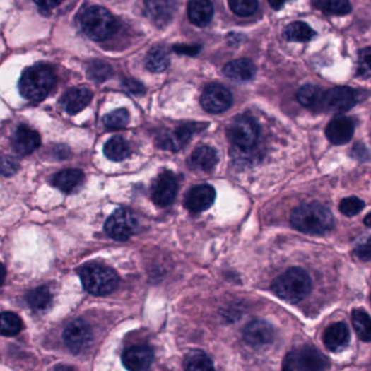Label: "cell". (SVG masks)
<instances>
[{"label":"cell","mask_w":371,"mask_h":371,"mask_svg":"<svg viewBox=\"0 0 371 371\" xmlns=\"http://www.w3.org/2000/svg\"><path fill=\"white\" fill-rule=\"evenodd\" d=\"M93 338L94 336L90 326L82 319L70 322L64 332V343L74 354L86 351L90 346Z\"/></svg>","instance_id":"cell-9"},{"label":"cell","mask_w":371,"mask_h":371,"mask_svg":"<svg viewBox=\"0 0 371 371\" xmlns=\"http://www.w3.org/2000/svg\"><path fill=\"white\" fill-rule=\"evenodd\" d=\"M88 76L91 80L97 82H103L112 76V68L109 64H105L103 61H94L88 66Z\"/></svg>","instance_id":"cell-37"},{"label":"cell","mask_w":371,"mask_h":371,"mask_svg":"<svg viewBox=\"0 0 371 371\" xmlns=\"http://www.w3.org/2000/svg\"><path fill=\"white\" fill-rule=\"evenodd\" d=\"M311 1L314 7L328 14L344 16L350 13L352 9L348 0H311Z\"/></svg>","instance_id":"cell-30"},{"label":"cell","mask_w":371,"mask_h":371,"mask_svg":"<svg viewBox=\"0 0 371 371\" xmlns=\"http://www.w3.org/2000/svg\"><path fill=\"white\" fill-rule=\"evenodd\" d=\"M168 66H170V59L164 47L158 45L149 50L146 57V66L148 70L154 73L163 72Z\"/></svg>","instance_id":"cell-29"},{"label":"cell","mask_w":371,"mask_h":371,"mask_svg":"<svg viewBox=\"0 0 371 371\" xmlns=\"http://www.w3.org/2000/svg\"><path fill=\"white\" fill-rule=\"evenodd\" d=\"M216 192L210 184H198L188 192L184 206L192 213H201L210 208L214 204Z\"/></svg>","instance_id":"cell-13"},{"label":"cell","mask_w":371,"mask_h":371,"mask_svg":"<svg viewBox=\"0 0 371 371\" xmlns=\"http://www.w3.org/2000/svg\"><path fill=\"white\" fill-rule=\"evenodd\" d=\"M19 162L14 158H0V174L4 176H11L17 173L19 170Z\"/></svg>","instance_id":"cell-40"},{"label":"cell","mask_w":371,"mask_h":371,"mask_svg":"<svg viewBox=\"0 0 371 371\" xmlns=\"http://www.w3.org/2000/svg\"><path fill=\"white\" fill-rule=\"evenodd\" d=\"M186 371H215V369L206 353L194 352L188 356Z\"/></svg>","instance_id":"cell-34"},{"label":"cell","mask_w":371,"mask_h":371,"mask_svg":"<svg viewBox=\"0 0 371 371\" xmlns=\"http://www.w3.org/2000/svg\"><path fill=\"white\" fill-rule=\"evenodd\" d=\"M291 224L297 230L307 235H324L334 227V216L322 204H302L291 214Z\"/></svg>","instance_id":"cell-1"},{"label":"cell","mask_w":371,"mask_h":371,"mask_svg":"<svg viewBox=\"0 0 371 371\" xmlns=\"http://www.w3.org/2000/svg\"><path fill=\"white\" fill-rule=\"evenodd\" d=\"M298 100L303 107L312 110H322L324 90L316 85H304L298 91Z\"/></svg>","instance_id":"cell-26"},{"label":"cell","mask_w":371,"mask_h":371,"mask_svg":"<svg viewBox=\"0 0 371 371\" xmlns=\"http://www.w3.org/2000/svg\"><path fill=\"white\" fill-rule=\"evenodd\" d=\"M353 326L358 338L363 341H371V317L362 310L353 312Z\"/></svg>","instance_id":"cell-31"},{"label":"cell","mask_w":371,"mask_h":371,"mask_svg":"<svg viewBox=\"0 0 371 371\" xmlns=\"http://www.w3.org/2000/svg\"><path fill=\"white\" fill-rule=\"evenodd\" d=\"M243 338L252 348H263L273 341V329L265 320H253L245 327Z\"/></svg>","instance_id":"cell-15"},{"label":"cell","mask_w":371,"mask_h":371,"mask_svg":"<svg viewBox=\"0 0 371 371\" xmlns=\"http://www.w3.org/2000/svg\"><path fill=\"white\" fill-rule=\"evenodd\" d=\"M78 21L83 32L96 42L109 40L117 30V20L112 14L99 6L85 8L81 12Z\"/></svg>","instance_id":"cell-4"},{"label":"cell","mask_w":371,"mask_h":371,"mask_svg":"<svg viewBox=\"0 0 371 371\" xmlns=\"http://www.w3.org/2000/svg\"><path fill=\"white\" fill-rule=\"evenodd\" d=\"M6 278V269L3 263H0V285H3Z\"/></svg>","instance_id":"cell-47"},{"label":"cell","mask_w":371,"mask_h":371,"mask_svg":"<svg viewBox=\"0 0 371 371\" xmlns=\"http://www.w3.org/2000/svg\"><path fill=\"white\" fill-rule=\"evenodd\" d=\"M196 124L182 125V126L178 127L174 131H170V133L159 136L158 143L163 149L178 151V150L187 145L188 141H190V138L192 137L194 131H196Z\"/></svg>","instance_id":"cell-18"},{"label":"cell","mask_w":371,"mask_h":371,"mask_svg":"<svg viewBox=\"0 0 371 371\" xmlns=\"http://www.w3.org/2000/svg\"><path fill=\"white\" fill-rule=\"evenodd\" d=\"M350 341V331L343 322L331 324L324 332V343L332 352H338L346 348Z\"/></svg>","instance_id":"cell-22"},{"label":"cell","mask_w":371,"mask_h":371,"mask_svg":"<svg viewBox=\"0 0 371 371\" xmlns=\"http://www.w3.org/2000/svg\"><path fill=\"white\" fill-rule=\"evenodd\" d=\"M271 289L281 299L298 303L312 291V279L307 271L300 267H292L273 281Z\"/></svg>","instance_id":"cell-3"},{"label":"cell","mask_w":371,"mask_h":371,"mask_svg":"<svg viewBox=\"0 0 371 371\" xmlns=\"http://www.w3.org/2000/svg\"><path fill=\"white\" fill-rule=\"evenodd\" d=\"M315 35V30L304 22H293L283 30V37L289 42H310Z\"/></svg>","instance_id":"cell-27"},{"label":"cell","mask_w":371,"mask_h":371,"mask_svg":"<svg viewBox=\"0 0 371 371\" xmlns=\"http://www.w3.org/2000/svg\"><path fill=\"white\" fill-rule=\"evenodd\" d=\"M177 180L172 172L165 171L160 174L151 187V198L159 206H171L177 194Z\"/></svg>","instance_id":"cell-11"},{"label":"cell","mask_w":371,"mask_h":371,"mask_svg":"<svg viewBox=\"0 0 371 371\" xmlns=\"http://www.w3.org/2000/svg\"><path fill=\"white\" fill-rule=\"evenodd\" d=\"M218 152L208 146L196 148L188 160V165L192 170L201 172L212 171L218 164Z\"/></svg>","instance_id":"cell-21"},{"label":"cell","mask_w":371,"mask_h":371,"mask_svg":"<svg viewBox=\"0 0 371 371\" xmlns=\"http://www.w3.org/2000/svg\"><path fill=\"white\" fill-rule=\"evenodd\" d=\"M52 371H75V369L71 366H66V365H58L54 367Z\"/></svg>","instance_id":"cell-46"},{"label":"cell","mask_w":371,"mask_h":371,"mask_svg":"<svg viewBox=\"0 0 371 371\" xmlns=\"http://www.w3.org/2000/svg\"><path fill=\"white\" fill-rule=\"evenodd\" d=\"M354 134V122L346 117H336L328 124L326 136L330 143L341 146L348 143Z\"/></svg>","instance_id":"cell-17"},{"label":"cell","mask_w":371,"mask_h":371,"mask_svg":"<svg viewBox=\"0 0 371 371\" xmlns=\"http://www.w3.org/2000/svg\"><path fill=\"white\" fill-rule=\"evenodd\" d=\"M365 208V202L358 196H348L343 199L340 204V212L346 216H354Z\"/></svg>","instance_id":"cell-38"},{"label":"cell","mask_w":371,"mask_h":371,"mask_svg":"<svg viewBox=\"0 0 371 371\" xmlns=\"http://www.w3.org/2000/svg\"><path fill=\"white\" fill-rule=\"evenodd\" d=\"M364 222L365 224H366V226L371 227V213H369V214L367 215L366 218H365Z\"/></svg>","instance_id":"cell-48"},{"label":"cell","mask_w":371,"mask_h":371,"mask_svg":"<svg viewBox=\"0 0 371 371\" xmlns=\"http://www.w3.org/2000/svg\"><path fill=\"white\" fill-rule=\"evenodd\" d=\"M259 126L252 117H238L228 127V138L231 143L240 150H252L259 141Z\"/></svg>","instance_id":"cell-6"},{"label":"cell","mask_w":371,"mask_h":371,"mask_svg":"<svg viewBox=\"0 0 371 371\" xmlns=\"http://www.w3.org/2000/svg\"><path fill=\"white\" fill-rule=\"evenodd\" d=\"M354 253L362 261H369L371 259V237L358 243V247H355Z\"/></svg>","instance_id":"cell-41"},{"label":"cell","mask_w":371,"mask_h":371,"mask_svg":"<svg viewBox=\"0 0 371 371\" xmlns=\"http://www.w3.org/2000/svg\"><path fill=\"white\" fill-rule=\"evenodd\" d=\"M124 84L126 85L127 88H129L131 93H135V94H139V93H143V85L139 84V83L136 82V81H126Z\"/></svg>","instance_id":"cell-44"},{"label":"cell","mask_w":371,"mask_h":371,"mask_svg":"<svg viewBox=\"0 0 371 371\" xmlns=\"http://www.w3.org/2000/svg\"><path fill=\"white\" fill-rule=\"evenodd\" d=\"M187 13L192 24L199 28H204L212 21L214 9L210 0H190Z\"/></svg>","instance_id":"cell-23"},{"label":"cell","mask_w":371,"mask_h":371,"mask_svg":"<svg viewBox=\"0 0 371 371\" xmlns=\"http://www.w3.org/2000/svg\"><path fill=\"white\" fill-rule=\"evenodd\" d=\"M356 105V95L350 87L338 86L324 91L322 110L344 113Z\"/></svg>","instance_id":"cell-12"},{"label":"cell","mask_w":371,"mask_h":371,"mask_svg":"<svg viewBox=\"0 0 371 371\" xmlns=\"http://www.w3.org/2000/svg\"><path fill=\"white\" fill-rule=\"evenodd\" d=\"M174 50L178 54H188V56H194L201 50V46L199 45H192V46H186V45H178L174 46Z\"/></svg>","instance_id":"cell-42"},{"label":"cell","mask_w":371,"mask_h":371,"mask_svg":"<svg viewBox=\"0 0 371 371\" xmlns=\"http://www.w3.org/2000/svg\"><path fill=\"white\" fill-rule=\"evenodd\" d=\"M22 327L23 322L19 316L10 312L0 314V336H17Z\"/></svg>","instance_id":"cell-33"},{"label":"cell","mask_w":371,"mask_h":371,"mask_svg":"<svg viewBox=\"0 0 371 371\" xmlns=\"http://www.w3.org/2000/svg\"><path fill=\"white\" fill-rule=\"evenodd\" d=\"M257 73L254 64L249 59H237L230 61L224 68V74L236 82H247L252 80Z\"/></svg>","instance_id":"cell-24"},{"label":"cell","mask_w":371,"mask_h":371,"mask_svg":"<svg viewBox=\"0 0 371 371\" xmlns=\"http://www.w3.org/2000/svg\"><path fill=\"white\" fill-rule=\"evenodd\" d=\"M327 366V360L319 351L313 346H306L288 355L283 371H324Z\"/></svg>","instance_id":"cell-7"},{"label":"cell","mask_w":371,"mask_h":371,"mask_svg":"<svg viewBox=\"0 0 371 371\" xmlns=\"http://www.w3.org/2000/svg\"><path fill=\"white\" fill-rule=\"evenodd\" d=\"M54 70L46 64H35L26 69L19 82L20 93L26 100L40 102L47 98L56 85Z\"/></svg>","instance_id":"cell-2"},{"label":"cell","mask_w":371,"mask_h":371,"mask_svg":"<svg viewBox=\"0 0 371 371\" xmlns=\"http://www.w3.org/2000/svg\"><path fill=\"white\" fill-rule=\"evenodd\" d=\"M91 99H93V94L89 89L78 87V88L70 89L62 97L61 103L69 114L74 115L84 110L85 107L90 103Z\"/></svg>","instance_id":"cell-20"},{"label":"cell","mask_w":371,"mask_h":371,"mask_svg":"<svg viewBox=\"0 0 371 371\" xmlns=\"http://www.w3.org/2000/svg\"><path fill=\"white\" fill-rule=\"evenodd\" d=\"M137 226V218L131 211L117 208L105 222V230L114 240L126 241L135 234Z\"/></svg>","instance_id":"cell-8"},{"label":"cell","mask_w":371,"mask_h":371,"mask_svg":"<svg viewBox=\"0 0 371 371\" xmlns=\"http://www.w3.org/2000/svg\"><path fill=\"white\" fill-rule=\"evenodd\" d=\"M232 105V95L222 85L213 84L204 89L201 96V105L212 114L225 112Z\"/></svg>","instance_id":"cell-10"},{"label":"cell","mask_w":371,"mask_h":371,"mask_svg":"<svg viewBox=\"0 0 371 371\" xmlns=\"http://www.w3.org/2000/svg\"><path fill=\"white\" fill-rule=\"evenodd\" d=\"M103 152H105V155L107 159L111 160V161L119 162L129 158L131 149H129V143L125 139L119 137V136H115L105 143Z\"/></svg>","instance_id":"cell-28"},{"label":"cell","mask_w":371,"mask_h":371,"mask_svg":"<svg viewBox=\"0 0 371 371\" xmlns=\"http://www.w3.org/2000/svg\"><path fill=\"white\" fill-rule=\"evenodd\" d=\"M146 13L157 25H166L176 12V0H145Z\"/></svg>","instance_id":"cell-16"},{"label":"cell","mask_w":371,"mask_h":371,"mask_svg":"<svg viewBox=\"0 0 371 371\" xmlns=\"http://www.w3.org/2000/svg\"><path fill=\"white\" fill-rule=\"evenodd\" d=\"M12 146L18 153L21 155H28L40 148V136L33 129L20 126L12 138Z\"/></svg>","instance_id":"cell-19"},{"label":"cell","mask_w":371,"mask_h":371,"mask_svg":"<svg viewBox=\"0 0 371 371\" xmlns=\"http://www.w3.org/2000/svg\"><path fill=\"white\" fill-rule=\"evenodd\" d=\"M231 11L240 17H249L257 12L259 8L257 0H228Z\"/></svg>","instance_id":"cell-36"},{"label":"cell","mask_w":371,"mask_h":371,"mask_svg":"<svg viewBox=\"0 0 371 371\" xmlns=\"http://www.w3.org/2000/svg\"><path fill=\"white\" fill-rule=\"evenodd\" d=\"M36 5L40 6V8L44 9H54L57 6L60 5L62 0H34Z\"/></svg>","instance_id":"cell-43"},{"label":"cell","mask_w":371,"mask_h":371,"mask_svg":"<svg viewBox=\"0 0 371 371\" xmlns=\"http://www.w3.org/2000/svg\"><path fill=\"white\" fill-rule=\"evenodd\" d=\"M269 5L275 10L281 9L285 5V0H269Z\"/></svg>","instance_id":"cell-45"},{"label":"cell","mask_w":371,"mask_h":371,"mask_svg":"<svg viewBox=\"0 0 371 371\" xmlns=\"http://www.w3.org/2000/svg\"><path fill=\"white\" fill-rule=\"evenodd\" d=\"M83 287L93 295H107L119 285V278L117 271L103 265L89 264L80 271Z\"/></svg>","instance_id":"cell-5"},{"label":"cell","mask_w":371,"mask_h":371,"mask_svg":"<svg viewBox=\"0 0 371 371\" xmlns=\"http://www.w3.org/2000/svg\"><path fill=\"white\" fill-rule=\"evenodd\" d=\"M83 180H84V173L81 170L70 168L56 174L52 179V184L61 192L70 194L82 184Z\"/></svg>","instance_id":"cell-25"},{"label":"cell","mask_w":371,"mask_h":371,"mask_svg":"<svg viewBox=\"0 0 371 371\" xmlns=\"http://www.w3.org/2000/svg\"><path fill=\"white\" fill-rule=\"evenodd\" d=\"M358 75L363 78L371 77V47L360 50L358 54Z\"/></svg>","instance_id":"cell-39"},{"label":"cell","mask_w":371,"mask_h":371,"mask_svg":"<svg viewBox=\"0 0 371 371\" xmlns=\"http://www.w3.org/2000/svg\"><path fill=\"white\" fill-rule=\"evenodd\" d=\"M28 303L35 311H44L52 303V293L47 287L36 288L28 295Z\"/></svg>","instance_id":"cell-32"},{"label":"cell","mask_w":371,"mask_h":371,"mask_svg":"<svg viewBox=\"0 0 371 371\" xmlns=\"http://www.w3.org/2000/svg\"><path fill=\"white\" fill-rule=\"evenodd\" d=\"M124 367L129 371H146L153 362V351L145 346H131L122 355Z\"/></svg>","instance_id":"cell-14"},{"label":"cell","mask_w":371,"mask_h":371,"mask_svg":"<svg viewBox=\"0 0 371 371\" xmlns=\"http://www.w3.org/2000/svg\"><path fill=\"white\" fill-rule=\"evenodd\" d=\"M103 124L107 129H119L127 126L129 123V113L126 109H119L113 112L107 113L103 117Z\"/></svg>","instance_id":"cell-35"}]
</instances>
